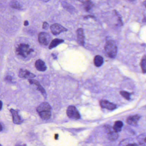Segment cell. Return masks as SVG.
<instances>
[{
  "label": "cell",
  "mask_w": 146,
  "mask_h": 146,
  "mask_svg": "<svg viewBox=\"0 0 146 146\" xmlns=\"http://www.w3.org/2000/svg\"><path fill=\"white\" fill-rule=\"evenodd\" d=\"M19 75L21 78H25V79H33L36 77V75L34 74L31 73L27 70L21 69L20 70Z\"/></svg>",
  "instance_id": "7c38bea8"
},
{
  "label": "cell",
  "mask_w": 146,
  "mask_h": 146,
  "mask_svg": "<svg viewBox=\"0 0 146 146\" xmlns=\"http://www.w3.org/2000/svg\"><path fill=\"white\" fill-rule=\"evenodd\" d=\"M67 114L68 116L71 119L77 120L80 118V113L74 106H70L68 107L67 110Z\"/></svg>",
  "instance_id": "277c9868"
},
{
  "label": "cell",
  "mask_w": 146,
  "mask_h": 146,
  "mask_svg": "<svg viewBox=\"0 0 146 146\" xmlns=\"http://www.w3.org/2000/svg\"><path fill=\"white\" fill-rule=\"evenodd\" d=\"M64 7L66 9L68 10V11H69V12H71V11H74V8L72 6H71V5L68 4V3H63L62 4Z\"/></svg>",
  "instance_id": "603a6c76"
},
{
  "label": "cell",
  "mask_w": 146,
  "mask_h": 146,
  "mask_svg": "<svg viewBox=\"0 0 146 146\" xmlns=\"http://www.w3.org/2000/svg\"><path fill=\"white\" fill-rule=\"evenodd\" d=\"M141 67L143 73H146V57H144L141 60Z\"/></svg>",
  "instance_id": "44dd1931"
},
{
  "label": "cell",
  "mask_w": 146,
  "mask_h": 146,
  "mask_svg": "<svg viewBox=\"0 0 146 146\" xmlns=\"http://www.w3.org/2000/svg\"><path fill=\"white\" fill-rule=\"evenodd\" d=\"M120 94L124 98L128 100H129L130 99V93L124 91H122L120 92Z\"/></svg>",
  "instance_id": "7402d4cb"
},
{
  "label": "cell",
  "mask_w": 146,
  "mask_h": 146,
  "mask_svg": "<svg viewBox=\"0 0 146 146\" xmlns=\"http://www.w3.org/2000/svg\"><path fill=\"white\" fill-rule=\"evenodd\" d=\"M137 140L141 146H146V134H142L139 135Z\"/></svg>",
  "instance_id": "d6986e66"
},
{
  "label": "cell",
  "mask_w": 146,
  "mask_h": 146,
  "mask_svg": "<svg viewBox=\"0 0 146 146\" xmlns=\"http://www.w3.org/2000/svg\"><path fill=\"white\" fill-rule=\"evenodd\" d=\"M94 65L96 67H101L104 63V58L101 56L96 55L94 57Z\"/></svg>",
  "instance_id": "2e32d148"
},
{
  "label": "cell",
  "mask_w": 146,
  "mask_h": 146,
  "mask_svg": "<svg viewBox=\"0 0 146 146\" xmlns=\"http://www.w3.org/2000/svg\"><path fill=\"white\" fill-rule=\"evenodd\" d=\"M144 21H146V18L144 19Z\"/></svg>",
  "instance_id": "836d02e7"
},
{
  "label": "cell",
  "mask_w": 146,
  "mask_h": 146,
  "mask_svg": "<svg viewBox=\"0 0 146 146\" xmlns=\"http://www.w3.org/2000/svg\"><path fill=\"white\" fill-rule=\"evenodd\" d=\"M3 106V103L0 100V111L2 109Z\"/></svg>",
  "instance_id": "f1b7e54d"
},
{
  "label": "cell",
  "mask_w": 146,
  "mask_h": 146,
  "mask_svg": "<svg viewBox=\"0 0 146 146\" xmlns=\"http://www.w3.org/2000/svg\"><path fill=\"white\" fill-rule=\"evenodd\" d=\"M15 146H27L25 144H23V145H21L20 144H17L15 145Z\"/></svg>",
  "instance_id": "f546056e"
},
{
  "label": "cell",
  "mask_w": 146,
  "mask_h": 146,
  "mask_svg": "<svg viewBox=\"0 0 146 146\" xmlns=\"http://www.w3.org/2000/svg\"><path fill=\"white\" fill-rule=\"evenodd\" d=\"M80 2L82 3L84 6V9L86 12H89L94 6L93 3L91 1H80Z\"/></svg>",
  "instance_id": "9a60e30c"
},
{
  "label": "cell",
  "mask_w": 146,
  "mask_h": 146,
  "mask_svg": "<svg viewBox=\"0 0 146 146\" xmlns=\"http://www.w3.org/2000/svg\"><path fill=\"white\" fill-rule=\"evenodd\" d=\"M126 146H139L135 143H132V144H128Z\"/></svg>",
  "instance_id": "4316f807"
},
{
  "label": "cell",
  "mask_w": 146,
  "mask_h": 146,
  "mask_svg": "<svg viewBox=\"0 0 146 146\" xmlns=\"http://www.w3.org/2000/svg\"><path fill=\"white\" fill-rule=\"evenodd\" d=\"M10 111L12 114L13 122L15 124H18V125L22 123L23 122V120H22L21 117L19 115L18 111L13 109H11L10 110Z\"/></svg>",
  "instance_id": "ba28073f"
},
{
  "label": "cell",
  "mask_w": 146,
  "mask_h": 146,
  "mask_svg": "<svg viewBox=\"0 0 146 146\" xmlns=\"http://www.w3.org/2000/svg\"><path fill=\"white\" fill-rule=\"evenodd\" d=\"M48 27L49 24L46 21L44 22L43 24V28L44 29H47L48 28Z\"/></svg>",
  "instance_id": "cb8c5ba5"
},
{
  "label": "cell",
  "mask_w": 146,
  "mask_h": 146,
  "mask_svg": "<svg viewBox=\"0 0 146 146\" xmlns=\"http://www.w3.org/2000/svg\"><path fill=\"white\" fill-rule=\"evenodd\" d=\"M144 5H145V6L146 7V1L144 2Z\"/></svg>",
  "instance_id": "d6a6232c"
},
{
  "label": "cell",
  "mask_w": 146,
  "mask_h": 146,
  "mask_svg": "<svg viewBox=\"0 0 146 146\" xmlns=\"http://www.w3.org/2000/svg\"><path fill=\"white\" fill-rule=\"evenodd\" d=\"M24 25H25V26H27L29 25V22H28L27 21H25L24 22Z\"/></svg>",
  "instance_id": "83f0119b"
},
{
  "label": "cell",
  "mask_w": 146,
  "mask_h": 146,
  "mask_svg": "<svg viewBox=\"0 0 146 146\" xmlns=\"http://www.w3.org/2000/svg\"><path fill=\"white\" fill-rule=\"evenodd\" d=\"M35 67L38 71L44 72L47 69V67L45 63L42 60H38L35 63Z\"/></svg>",
  "instance_id": "4fadbf2b"
},
{
  "label": "cell",
  "mask_w": 146,
  "mask_h": 146,
  "mask_svg": "<svg viewBox=\"0 0 146 146\" xmlns=\"http://www.w3.org/2000/svg\"><path fill=\"white\" fill-rule=\"evenodd\" d=\"M58 137H59V135L58 134H56L55 135V139H58Z\"/></svg>",
  "instance_id": "4dcf8cb0"
},
{
  "label": "cell",
  "mask_w": 146,
  "mask_h": 146,
  "mask_svg": "<svg viewBox=\"0 0 146 146\" xmlns=\"http://www.w3.org/2000/svg\"><path fill=\"white\" fill-rule=\"evenodd\" d=\"M64 42V40L62 39H55L53 41L51 42L49 46V49H51L59 45L62 43Z\"/></svg>",
  "instance_id": "e0dca14e"
},
{
  "label": "cell",
  "mask_w": 146,
  "mask_h": 146,
  "mask_svg": "<svg viewBox=\"0 0 146 146\" xmlns=\"http://www.w3.org/2000/svg\"><path fill=\"white\" fill-rule=\"evenodd\" d=\"M94 18H95V17L93 15H86V16H84V19H88V18H93V19H94Z\"/></svg>",
  "instance_id": "484cf974"
},
{
  "label": "cell",
  "mask_w": 146,
  "mask_h": 146,
  "mask_svg": "<svg viewBox=\"0 0 146 146\" xmlns=\"http://www.w3.org/2000/svg\"><path fill=\"white\" fill-rule=\"evenodd\" d=\"M140 118V116L138 115L130 116L127 119V123L128 124L131 125V126H136Z\"/></svg>",
  "instance_id": "9c48e42d"
},
{
  "label": "cell",
  "mask_w": 146,
  "mask_h": 146,
  "mask_svg": "<svg viewBox=\"0 0 146 146\" xmlns=\"http://www.w3.org/2000/svg\"><path fill=\"white\" fill-rule=\"evenodd\" d=\"M51 108L48 103H42L37 108L36 111L38 114L45 112H51Z\"/></svg>",
  "instance_id": "52a82bcc"
},
{
  "label": "cell",
  "mask_w": 146,
  "mask_h": 146,
  "mask_svg": "<svg viewBox=\"0 0 146 146\" xmlns=\"http://www.w3.org/2000/svg\"><path fill=\"white\" fill-rule=\"evenodd\" d=\"M0 146H2L1 145V144H0Z\"/></svg>",
  "instance_id": "e575fe53"
},
{
  "label": "cell",
  "mask_w": 146,
  "mask_h": 146,
  "mask_svg": "<svg viewBox=\"0 0 146 146\" xmlns=\"http://www.w3.org/2000/svg\"><path fill=\"white\" fill-rule=\"evenodd\" d=\"M100 105L102 108L111 111L114 110L116 108L115 105L106 100H101L100 102Z\"/></svg>",
  "instance_id": "30bf717a"
},
{
  "label": "cell",
  "mask_w": 146,
  "mask_h": 146,
  "mask_svg": "<svg viewBox=\"0 0 146 146\" xmlns=\"http://www.w3.org/2000/svg\"><path fill=\"white\" fill-rule=\"evenodd\" d=\"M51 39V37L48 33L42 32L38 35V40L41 45H47Z\"/></svg>",
  "instance_id": "3957f363"
},
{
  "label": "cell",
  "mask_w": 146,
  "mask_h": 146,
  "mask_svg": "<svg viewBox=\"0 0 146 146\" xmlns=\"http://www.w3.org/2000/svg\"><path fill=\"white\" fill-rule=\"evenodd\" d=\"M12 80H13V79H12V77L10 76H7L6 78H5V80L7 81H8V82H11Z\"/></svg>",
  "instance_id": "d4e9b609"
},
{
  "label": "cell",
  "mask_w": 146,
  "mask_h": 146,
  "mask_svg": "<svg viewBox=\"0 0 146 146\" xmlns=\"http://www.w3.org/2000/svg\"><path fill=\"white\" fill-rule=\"evenodd\" d=\"M10 6H11V7L16 9H19V10L21 9V8H22L21 4L17 1H12L10 3Z\"/></svg>",
  "instance_id": "ffe728a7"
},
{
  "label": "cell",
  "mask_w": 146,
  "mask_h": 146,
  "mask_svg": "<svg viewBox=\"0 0 146 146\" xmlns=\"http://www.w3.org/2000/svg\"><path fill=\"white\" fill-rule=\"evenodd\" d=\"M50 30L51 33L54 35H57L63 32L66 31L67 29L62 26V25L57 23L53 24L50 26Z\"/></svg>",
  "instance_id": "8992f818"
},
{
  "label": "cell",
  "mask_w": 146,
  "mask_h": 146,
  "mask_svg": "<svg viewBox=\"0 0 146 146\" xmlns=\"http://www.w3.org/2000/svg\"><path fill=\"white\" fill-rule=\"evenodd\" d=\"M28 81H29V83L31 85H34L36 86L37 87V90L39 91L44 96H46V92H45L44 88L42 86V85H40V83L37 81L32 79H29L28 80Z\"/></svg>",
  "instance_id": "5bb4252c"
},
{
  "label": "cell",
  "mask_w": 146,
  "mask_h": 146,
  "mask_svg": "<svg viewBox=\"0 0 146 146\" xmlns=\"http://www.w3.org/2000/svg\"><path fill=\"white\" fill-rule=\"evenodd\" d=\"M106 53L110 58H114L117 54V46L112 41L106 42L104 47Z\"/></svg>",
  "instance_id": "7a4b0ae2"
},
{
  "label": "cell",
  "mask_w": 146,
  "mask_h": 146,
  "mask_svg": "<svg viewBox=\"0 0 146 146\" xmlns=\"http://www.w3.org/2000/svg\"><path fill=\"white\" fill-rule=\"evenodd\" d=\"M105 129L107 133V138L111 141H114L118 138V135L117 133L115 132L113 127L109 125L105 126Z\"/></svg>",
  "instance_id": "5b68a950"
},
{
  "label": "cell",
  "mask_w": 146,
  "mask_h": 146,
  "mask_svg": "<svg viewBox=\"0 0 146 146\" xmlns=\"http://www.w3.org/2000/svg\"><path fill=\"white\" fill-rule=\"evenodd\" d=\"M123 127V123L121 121H117L115 122L113 129L114 131L116 133L121 132L122 128Z\"/></svg>",
  "instance_id": "ac0fdd59"
},
{
  "label": "cell",
  "mask_w": 146,
  "mask_h": 146,
  "mask_svg": "<svg viewBox=\"0 0 146 146\" xmlns=\"http://www.w3.org/2000/svg\"><path fill=\"white\" fill-rule=\"evenodd\" d=\"M76 33L77 34V41L78 43L81 45H84L85 44V37L83 29L81 28L77 29Z\"/></svg>",
  "instance_id": "8fae6325"
},
{
  "label": "cell",
  "mask_w": 146,
  "mask_h": 146,
  "mask_svg": "<svg viewBox=\"0 0 146 146\" xmlns=\"http://www.w3.org/2000/svg\"><path fill=\"white\" fill-rule=\"evenodd\" d=\"M3 130V126L0 123V131H2Z\"/></svg>",
  "instance_id": "1f68e13d"
},
{
  "label": "cell",
  "mask_w": 146,
  "mask_h": 146,
  "mask_svg": "<svg viewBox=\"0 0 146 146\" xmlns=\"http://www.w3.org/2000/svg\"><path fill=\"white\" fill-rule=\"evenodd\" d=\"M34 50L30 48L29 45L25 43H21L16 49V52L17 55L25 58L27 57Z\"/></svg>",
  "instance_id": "6da1fadb"
}]
</instances>
